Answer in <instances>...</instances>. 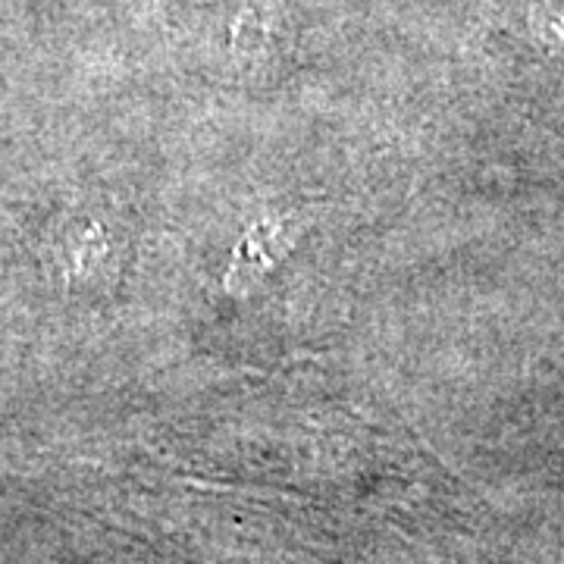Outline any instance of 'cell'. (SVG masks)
<instances>
[{
  "label": "cell",
  "instance_id": "cell-2",
  "mask_svg": "<svg viewBox=\"0 0 564 564\" xmlns=\"http://www.w3.org/2000/svg\"><path fill=\"white\" fill-rule=\"evenodd\" d=\"M533 32L545 51L564 66V7H555V3L533 7Z\"/></svg>",
  "mask_w": 564,
  "mask_h": 564
},
{
  "label": "cell",
  "instance_id": "cell-1",
  "mask_svg": "<svg viewBox=\"0 0 564 564\" xmlns=\"http://www.w3.org/2000/svg\"><path fill=\"white\" fill-rule=\"evenodd\" d=\"M292 245V226L282 220H261L239 245L232 270L226 276L229 292H245L248 285L261 280L263 273L276 263L282 251H289Z\"/></svg>",
  "mask_w": 564,
  "mask_h": 564
}]
</instances>
